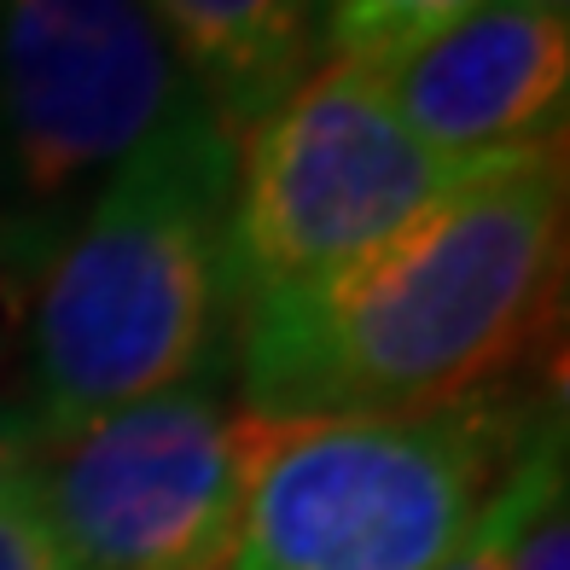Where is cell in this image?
I'll use <instances>...</instances> for the list:
<instances>
[{
    "mask_svg": "<svg viewBox=\"0 0 570 570\" xmlns=\"http://www.w3.org/2000/svg\"><path fill=\"white\" fill-rule=\"evenodd\" d=\"M564 140L436 198L355 263L233 308L239 407L413 413L518 391L559 344Z\"/></svg>",
    "mask_w": 570,
    "mask_h": 570,
    "instance_id": "1",
    "label": "cell"
},
{
    "mask_svg": "<svg viewBox=\"0 0 570 570\" xmlns=\"http://www.w3.org/2000/svg\"><path fill=\"white\" fill-rule=\"evenodd\" d=\"M239 135L204 106L128 151L23 285L41 449L106 413L222 373L233 332L227 204Z\"/></svg>",
    "mask_w": 570,
    "mask_h": 570,
    "instance_id": "2",
    "label": "cell"
},
{
    "mask_svg": "<svg viewBox=\"0 0 570 570\" xmlns=\"http://www.w3.org/2000/svg\"><path fill=\"white\" fill-rule=\"evenodd\" d=\"M564 391L263 420L233 570H436Z\"/></svg>",
    "mask_w": 570,
    "mask_h": 570,
    "instance_id": "3",
    "label": "cell"
},
{
    "mask_svg": "<svg viewBox=\"0 0 570 570\" xmlns=\"http://www.w3.org/2000/svg\"><path fill=\"white\" fill-rule=\"evenodd\" d=\"M198 106L146 0H0V292L18 297L106 175Z\"/></svg>",
    "mask_w": 570,
    "mask_h": 570,
    "instance_id": "4",
    "label": "cell"
},
{
    "mask_svg": "<svg viewBox=\"0 0 570 570\" xmlns=\"http://www.w3.org/2000/svg\"><path fill=\"white\" fill-rule=\"evenodd\" d=\"M495 164H449L391 111L379 65L321 59L239 135L227 204L233 308L355 263Z\"/></svg>",
    "mask_w": 570,
    "mask_h": 570,
    "instance_id": "5",
    "label": "cell"
},
{
    "mask_svg": "<svg viewBox=\"0 0 570 570\" xmlns=\"http://www.w3.org/2000/svg\"><path fill=\"white\" fill-rule=\"evenodd\" d=\"M263 413L216 373L128 402L36 454L59 570H233Z\"/></svg>",
    "mask_w": 570,
    "mask_h": 570,
    "instance_id": "6",
    "label": "cell"
},
{
    "mask_svg": "<svg viewBox=\"0 0 570 570\" xmlns=\"http://www.w3.org/2000/svg\"><path fill=\"white\" fill-rule=\"evenodd\" d=\"M379 82L402 128L436 158L507 164L564 140L570 23L489 0L379 65Z\"/></svg>",
    "mask_w": 570,
    "mask_h": 570,
    "instance_id": "7",
    "label": "cell"
},
{
    "mask_svg": "<svg viewBox=\"0 0 570 570\" xmlns=\"http://www.w3.org/2000/svg\"><path fill=\"white\" fill-rule=\"evenodd\" d=\"M198 99L233 135L321 65L326 0H146Z\"/></svg>",
    "mask_w": 570,
    "mask_h": 570,
    "instance_id": "8",
    "label": "cell"
},
{
    "mask_svg": "<svg viewBox=\"0 0 570 570\" xmlns=\"http://www.w3.org/2000/svg\"><path fill=\"white\" fill-rule=\"evenodd\" d=\"M559 478H564V402H553L541 413V425L530 436V449L518 454L512 478L495 489V501L483 507V518L465 530V541L436 570H512L518 530H524L530 507L548 495Z\"/></svg>",
    "mask_w": 570,
    "mask_h": 570,
    "instance_id": "9",
    "label": "cell"
},
{
    "mask_svg": "<svg viewBox=\"0 0 570 570\" xmlns=\"http://www.w3.org/2000/svg\"><path fill=\"white\" fill-rule=\"evenodd\" d=\"M489 0H326L321 12V59L344 65H391L407 47L431 41Z\"/></svg>",
    "mask_w": 570,
    "mask_h": 570,
    "instance_id": "10",
    "label": "cell"
},
{
    "mask_svg": "<svg viewBox=\"0 0 570 570\" xmlns=\"http://www.w3.org/2000/svg\"><path fill=\"white\" fill-rule=\"evenodd\" d=\"M0 570H59L47 512L36 495V460L23 472L0 478Z\"/></svg>",
    "mask_w": 570,
    "mask_h": 570,
    "instance_id": "11",
    "label": "cell"
},
{
    "mask_svg": "<svg viewBox=\"0 0 570 570\" xmlns=\"http://www.w3.org/2000/svg\"><path fill=\"white\" fill-rule=\"evenodd\" d=\"M512 570H570V512H564V478L530 507L512 548Z\"/></svg>",
    "mask_w": 570,
    "mask_h": 570,
    "instance_id": "12",
    "label": "cell"
},
{
    "mask_svg": "<svg viewBox=\"0 0 570 570\" xmlns=\"http://www.w3.org/2000/svg\"><path fill=\"white\" fill-rule=\"evenodd\" d=\"M41 454V436H36V420L23 402H0V478L23 472Z\"/></svg>",
    "mask_w": 570,
    "mask_h": 570,
    "instance_id": "13",
    "label": "cell"
},
{
    "mask_svg": "<svg viewBox=\"0 0 570 570\" xmlns=\"http://www.w3.org/2000/svg\"><path fill=\"white\" fill-rule=\"evenodd\" d=\"M501 7H518V12H535V18H564L570 0H501Z\"/></svg>",
    "mask_w": 570,
    "mask_h": 570,
    "instance_id": "14",
    "label": "cell"
}]
</instances>
